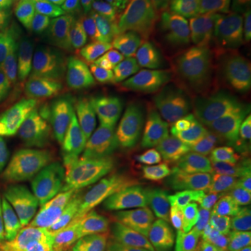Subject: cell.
Masks as SVG:
<instances>
[{
  "mask_svg": "<svg viewBox=\"0 0 251 251\" xmlns=\"http://www.w3.org/2000/svg\"><path fill=\"white\" fill-rule=\"evenodd\" d=\"M28 25L38 44L53 59H60L64 38L72 25L66 0H38L28 17Z\"/></svg>",
  "mask_w": 251,
  "mask_h": 251,
  "instance_id": "obj_14",
  "label": "cell"
},
{
  "mask_svg": "<svg viewBox=\"0 0 251 251\" xmlns=\"http://www.w3.org/2000/svg\"><path fill=\"white\" fill-rule=\"evenodd\" d=\"M134 120L119 100L78 92L67 106L60 152L122 162L131 150Z\"/></svg>",
  "mask_w": 251,
  "mask_h": 251,
  "instance_id": "obj_1",
  "label": "cell"
},
{
  "mask_svg": "<svg viewBox=\"0 0 251 251\" xmlns=\"http://www.w3.org/2000/svg\"><path fill=\"white\" fill-rule=\"evenodd\" d=\"M180 204L197 234L201 250L230 251L246 216L239 196L224 191H197L183 196Z\"/></svg>",
  "mask_w": 251,
  "mask_h": 251,
  "instance_id": "obj_2",
  "label": "cell"
},
{
  "mask_svg": "<svg viewBox=\"0 0 251 251\" xmlns=\"http://www.w3.org/2000/svg\"><path fill=\"white\" fill-rule=\"evenodd\" d=\"M28 0H0V14L16 17L25 7Z\"/></svg>",
  "mask_w": 251,
  "mask_h": 251,
  "instance_id": "obj_32",
  "label": "cell"
},
{
  "mask_svg": "<svg viewBox=\"0 0 251 251\" xmlns=\"http://www.w3.org/2000/svg\"><path fill=\"white\" fill-rule=\"evenodd\" d=\"M100 251H138L148 226L143 201L135 196H119L108 201L99 214Z\"/></svg>",
  "mask_w": 251,
  "mask_h": 251,
  "instance_id": "obj_8",
  "label": "cell"
},
{
  "mask_svg": "<svg viewBox=\"0 0 251 251\" xmlns=\"http://www.w3.org/2000/svg\"><path fill=\"white\" fill-rule=\"evenodd\" d=\"M151 224L158 251H193L191 226L180 200L172 196L158 198L151 208Z\"/></svg>",
  "mask_w": 251,
  "mask_h": 251,
  "instance_id": "obj_13",
  "label": "cell"
},
{
  "mask_svg": "<svg viewBox=\"0 0 251 251\" xmlns=\"http://www.w3.org/2000/svg\"><path fill=\"white\" fill-rule=\"evenodd\" d=\"M73 209L72 198L54 196L38 201L0 229V251H42Z\"/></svg>",
  "mask_w": 251,
  "mask_h": 251,
  "instance_id": "obj_6",
  "label": "cell"
},
{
  "mask_svg": "<svg viewBox=\"0 0 251 251\" xmlns=\"http://www.w3.org/2000/svg\"><path fill=\"white\" fill-rule=\"evenodd\" d=\"M131 161L138 176L163 179L186 172L190 159L175 128L152 113H140L134 119Z\"/></svg>",
  "mask_w": 251,
  "mask_h": 251,
  "instance_id": "obj_3",
  "label": "cell"
},
{
  "mask_svg": "<svg viewBox=\"0 0 251 251\" xmlns=\"http://www.w3.org/2000/svg\"><path fill=\"white\" fill-rule=\"evenodd\" d=\"M28 1H34V0H28Z\"/></svg>",
  "mask_w": 251,
  "mask_h": 251,
  "instance_id": "obj_38",
  "label": "cell"
},
{
  "mask_svg": "<svg viewBox=\"0 0 251 251\" xmlns=\"http://www.w3.org/2000/svg\"><path fill=\"white\" fill-rule=\"evenodd\" d=\"M177 27L179 28H171L169 31L163 32L158 41L175 74H177L184 82H191L194 81V60L191 45L183 24Z\"/></svg>",
  "mask_w": 251,
  "mask_h": 251,
  "instance_id": "obj_18",
  "label": "cell"
},
{
  "mask_svg": "<svg viewBox=\"0 0 251 251\" xmlns=\"http://www.w3.org/2000/svg\"><path fill=\"white\" fill-rule=\"evenodd\" d=\"M186 3L187 0H161L162 11L171 28H176L181 24Z\"/></svg>",
  "mask_w": 251,
  "mask_h": 251,
  "instance_id": "obj_31",
  "label": "cell"
},
{
  "mask_svg": "<svg viewBox=\"0 0 251 251\" xmlns=\"http://www.w3.org/2000/svg\"><path fill=\"white\" fill-rule=\"evenodd\" d=\"M42 251H100L98 243L88 239L78 229L74 216L63 222Z\"/></svg>",
  "mask_w": 251,
  "mask_h": 251,
  "instance_id": "obj_21",
  "label": "cell"
},
{
  "mask_svg": "<svg viewBox=\"0 0 251 251\" xmlns=\"http://www.w3.org/2000/svg\"><path fill=\"white\" fill-rule=\"evenodd\" d=\"M179 138L188 158H191L200 166L225 165V159H226L225 140L209 138L188 127L180 128Z\"/></svg>",
  "mask_w": 251,
  "mask_h": 251,
  "instance_id": "obj_19",
  "label": "cell"
},
{
  "mask_svg": "<svg viewBox=\"0 0 251 251\" xmlns=\"http://www.w3.org/2000/svg\"><path fill=\"white\" fill-rule=\"evenodd\" d=\"M175 72L159 41L150 42L140 62V81L145 99H158L172 90Z\"/></svg>",
  "mask_w": 251,
  "mask_h": 251,
  "instance_id": "obj_16",
  "label": "cell"
},
{
  "mask_svg": "<svg viewBox=\"0 0 251 251\" xmlns=\"http://www.w3.org/2000/svg\"><path fill=\"white\" fill-rule=\"evenodd\" d=\"M39 69V57L28 46L0 63V135L24 91L38 80Z\"/></svg>",
  "mask_w": 251,
  "mask_h": 251,
  "instance_id": "obj_10",
  "label": "cell"
},
{
  "mask_svg": "<svg viewBox=\"0 0 251 251\" xmlns=\"http://www.w3.org/2000/svg\"><path fill=\"white\" fill-rule=\"evenodd\" d=\"M69 13L72 25L97 32L98 35H115L131 28L122 13L108 9L94 0L69 1Z\"/></svg>",
  "mask_w": 251,
  "mask_h": 251,
  "instance_id": "obj_15",
  "label": "cell"
},
{
  "mask_svg": "<svg viewBox=\"0 0 251 251\" xmlns=\"http://www.w3.org/2000/svg\"><path fill=\"white\" fill-rule=\"evenodd\" d=\"M237 251H251V221L249 224V227L246 230V233L243 234L242 242L239 244Z\"/></svg>",
  "mask_w": 251,
  "mask_h": 251,
  "instance_id": "obj_35",
  "label": "cell"
},
{
  "mask_svg": "<svg viewBox=\"0 0 251 251\" xmlns=\"http://www.w3.org/2000/svg\"><path fill=\"white\" fill-rule=\"evenodd\" d=\"M125 176L122 162L59 152L50 165L49 186L59 197H95L115 190Z\"/></svg>",
  "mask_w": 251,
  "mask_h": 251,
  "instance_id": "obj_5",
  "label": "cell"
},
{
  "mask_svg": "<svg viewBox=\"0 0 251 251\" xmlns=\"http://www.w3.org/2000/svg\"><path fill=\"white\" fill-rule=\"evenodd\" d=\"M100 42V35L97 32L70 25L63 42L60 60L72 67H82L97 56Z\"/></svg>",
  "mask_w": 251,
  "mask_h": 251,
  "instance_id": "obj_20",
  "label": "cell"
},
{
  "mask_svg": "<svg viewBox=\"0 0 251 251\" xmlns=\"http://www.w3.org/2000/svg\"><path fill=\"white\" fill-rule=\"evenodd\" d=\"M183 17H186V23L193 27L215 36L222 42L234 45L239 24L215 4L206 0H187Z\"/></svg>",
  "mask_w": 251,
  "mask_h": 251,
  "instance_id": "obj_17",
  "label": "cell"
},
{
  "mask_svg": "<svg viewBox=\"0 0 251 251\" xmlns=\"http://www.w3.org/2000/svg\"><path fill=\"white\" fill-rule=\"evenodd\" d=\"M225 166H239L251 161V117H247L226 137Z\"/></svg>",
  "mask_w": 251,
  "mask_h": 251,
  "instance_id": "obj_22",
  "label": "cell"
},
{
  "mask_svg": "<svg viewBox=\"0 0 251 251\" xmlns=\"http://www.w3.org/2000/svg\"><path fill=\"white\" fill-rule=\"evenodd\" d=\"M18 32L20 29L14 21V17L0 14V62L6 60L14 53Z\"/></svg>",
  "mask_w": 251,
  "mask_h": 251,
  "instance_id": "obj_27",
  "label": "cell"
},
{
  "mask_svg": "<svg viewBox=\"0 0 251 251\" xmlns=\"http://www.w3.org/2000/svg\"><path fill=\"white\" fill-rule=\"evenodd\" d=\"M222 87L205 85L196 81L184 82L168 91L158 102V110L172 125L183 128L216 100L224 98Z\"/></svg>",
  "mask_w": 251,
  "mask_h": 251,
  "instance_id": "obj_11",
  "label": "cell"
},
{
  "mask_svg": "<svg viewBox=\"0 0 251 251\" xmlns=\"http://www.w3.org/2000/svg\"><path fill=\"white\" fill-rule=\"evenodd\" d=\"M66 1H67V3H69V1H73V0H66Z\"/></svg>",
  "mask_w": 251,
  "mask_h": 251,
  "instance_id": "obj_37",
  "label": "cell"
},
{
  "mask_svg": "<svg viewBox=\"0 0 251 251\" xmlns=\"http://www.w3.org/2000/svg\"><path fill=\"white\" fill-rule=\"evenodd\" d=\"M150 42L147 31L133 27L105 38L95 56V75L100 87L120 98L143 102L140 62Z\"/></svg>",
  "mask_w": 251,
  "mask_h": 251,
  "instance_id": "obj_4",
  "label": "cell"
},
{
  "mask_svg": "<svg viewBox=\"0 0 251 251\" xmlns=\"http://www.w3.org/2000/svg\"><path fill=\"white\" fill-rule=\"evenodd\" d=\"M94 1H97L108 9L116 10V11H123L130 3V0H94Z\"/></svg>",
  "mask_w": 251,
  "mask_h": 251,
  "instance_id": "obj_34",
  "label": "cell"
},
{
  "mask_svg": "<svg viewBox=\"0 0 251 251\" xmlns=\"http://www.w3.org/2000/svg\"><path fill=\"white\" fill-rule=\"evenodd\" d=\"M206 1L224 10L225 13H227L230 17L234 18L237 24L247 20L251 14V0H206Z\"/></svg>",
  "mask_w": 251,
  "mask_h": 251,
  "instance_id": "obj_30",
  "label": "cell"
},
{
  "mask_svg": "<svg viewBox=\"0 0 251 251\" xmlns=\"http://www.w3.org/2000/svg\"><path fill=\"white\" fill-rule=\"evenodd\" d=\"M242 172H243V175H244L247 179L251 180V161H249L246 165H244V166H243Z\"/></svg>",
  "mask_w": 251,
  "mask_h": 251,
  "instance_id": "obj_36",
  "label": "cell"
},
{
  "mask_svg": "<svg viewBox=\"0 0 251 251\" xmlns=\"http://www.w3.org/2000/svg\"><path fill=\"white\" fill-rule=\"evenodd\" d=\"M222 88L229 98L251 113V64L240 66L229 73Z\"/></svg>",
  "mask_w": 251,
  "mask_h": 251,
  "instance_id": "obj_24",
  "label": "cell"
},
{
  "mask_svg": "<svg viewBox=\"0 0 251 251\" xmlns=\"http://www.w3.org/2000/svg\"><path fill=\"white\" fill-rule=\"evenodd\" d=\"M23 171L7 144L0 140V205L16 193Z\"/></svg>",
  "mask_w": 251,
  "mask_h": 251,
  "instance_id": "obj_23",
  "label": "cell"
},
{
  "mask_svg": "<svg viewBox=\"0 0 251 251\" xmlns=\"http://www.w3.org/2000/svg\"><path fill=\"white\" fill-rule=\"evenodd\" d=\"M138 251H158V247H156L155 240H153V234L150 224H148V226H147L145 230H144L143 240H141V244H140Z\"/></svg>",
  "mask_w": 251,
  "mask_h": 251,
  "instance_id": "obj_33",
  "label": "cell"
},
{
  "mask_svg": "<svg viewBox=\"0 0 251 251\" xmlns=\"http://www.w3.org/2000/svg\"><path fill=\"white\" fill-rule=\"evenodd\" d=\"M186 127L197 131L200 134H204L209 138H215V140H225L226 138V133L225 130L219 126L214 117H211L205 110L202 113H200L196 116Z\"/></svg>",
  "mask_w": 251,
  "mask_h": 251,
  "instance_id": "obj_29",
  "label": "cell"
},
{
  "mask_svg": "<svg viewBox=\"0 0 251 251\" xmlns=\"http://www.w3.org/2000/svg\"><path fill=\"white\" fill-rule=\"evenodd\" d=\"M200 251H204V250H200Z\"/></svg>",
  "mask_w": 251,
  "mask_h": 251,
  "instance_id": "obj_39",
  "label": "cell"
},
{
  "mask_svg": "<svg viewBox=\"0 0 251 251\" xmlns=\"http://www.w3.org/2000/svg\"><path fill=\"white\" fill-rule=\"evenodd\" d=\"M34 110L35 159L48 165L62 147L67 112V92L57 75L45 74L38 78Z\"/></svg>",
  "mask_w": 251,
  "mask_h": 251,
  "instance_id": "obj_7",
  "label": "cell"
},
{
  "mask_svg": "<svg viewBox=\"0 0 251 251\" xmlns=\"http://www.w3.org/2000/svg\"><path fill=\"white\" fill-rule=\"evenodd\" d=\"M35 92L36 82L29 85L10 117L0 140L14 153L23 173L29 171L35 162Z\"/></svg>",
  "mask_w": 251,
  "mask_h": 251,
  "instance_id": "obj_12",
  "label": "cell"
},
{
  "mask_svg": "<svg viewBox=\"0 0 251 251\" xmlns=\"http://www.w3.org/2000/svg\"><path fill=\"white\" fill-rule=\"evenodd\" d=\"M205 112L219 123V126L225 130L226 137L249 117V113L237 102H234L233 99L221 98L209 108H206Z\"/></svg>",
  "mask_w": 251,
  "mask_h": 251,
  "instance_id": "obj_25",
  "label": "cell"
},
{
  "mask_svg": "<svg viewBox=\"0 0 251 251\" xmlns=\"http://www.w3.org/2000/svg\"><path fill=\"white\" fill-rule=\"evenodd\" d=\"M181 24L191 45L194 60V81L205 85L222 87L229 73L237 69L234 45L222 42L186 21Z\"/></svg>",
  "mask_w": 251,
  "mask_h": 251,
  "instance_id": "obj_9",
  "label": "cell"
},
{
  "mask_svg": "<svg viewBox=\"0 0 251 251\" xmlns=\"http://www.w3.org/2000/svg\"><path fill=\"white\" fill-rule=\"evenodd\" d=\"M233 49L237 67L251 64V14L247 18L246 25H243L242 29H239Z\"/></svg>",
  "mask_w": 251,
  "mask_h": 251,
  "instance_id": "obj_28",
  "label": "cell"
},
{
  "mask_svg": "<svg viewBox=\"0 0 251 251\" xmlns=\"http://www.w3.org/2000/svg\"><path fill=\"white\" fill-rule=\"evenodd\" d=\"M161 0H130L122 16L130 27L144 28L158 23Z\"/></svg>",
  "mask_w": 251,
  "mask_h": 251,
  "instance_id": "obj_26",
  "label": "cell"
}]
</instances>
